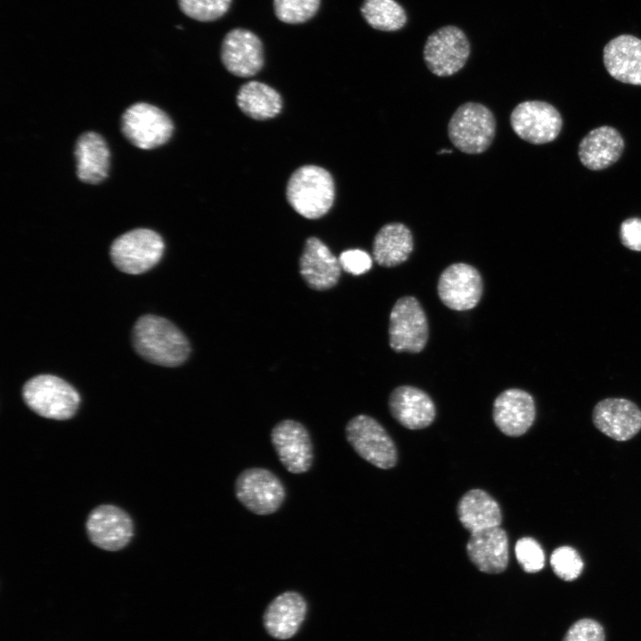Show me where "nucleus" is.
I'll return each instance as SVG.
<instances>
[{"label":"nucleus","instance_id":"nucleus-27","mask_svg":"<svg viewBox=\"0 0 641 641\" xmlns=\"http://www.w3.org/2000/svg\"><path fill=\"white\" fill-rule=\"evenodd\" d=\"M236 101L244 114L256 120L276 117L283 104L280 94L275 89L258 81L243 84L238 91Z\"/></svg>","mask_w":641,"mask_h":641},{"label":"nucleus","instance_id":"nucleus-5","mask_svg":"<svg viewBox=\"0 0 641 641\" xmlns=\"http://www.w3.org/2000/svg\"><path fill=\"white\" fill-rule=\"evenodd\" d=\"M164 240L156 231L139 228L118 237L110 247L113 264L128 274H141L154 267L161 259Z\"/></svg>","mask_w":641,"mask_h":641},{"label":"nucleus","instance_id":"nucleus-11","mask_svg":"<svg viewBox=\"0 0 641 641\" xmlns=\"http://www.w3.org/2000/svg\"><path fill=\"white\" fill-rule=\"evenodd\" d=\"M510 125L522 140L532 144H544L557 137L563 120L559 111L548 102L526 101L512 110Z\"/></svg>","mask_w":641,"mask_h":641},{"label":"nucleus","instance_id":"nucleus-8","mask_svg":"<svg viewBox=\"0 0 641 641\" xmlns=\"http://www.w3.org/2000/svg\"><path fill=\"white\" fill-rule=\"evenodd\" d=\"M237 499L250 512L258 515H271L283 504L286 490L280 479L263 467L243 470L235 481Z\"/></svg>","mask_w":641,"mask_h":641},{"label":"nucleus","instance_id":"nucleus-6","mask_svg":"<svg viewBox=\"0 0 641 641\" xmlns=\"http://www.w3.org/2000/svg\"><path fill=\"white\" fill-rule=\"evenodd\" d=\"M345 437L354 451L371 465L389 469L397 463L395 443L375 418L368 415H357L345 426Z\"/></svg>","mask_w":641,"mask_h":641},{"label":"nucleus","instance_id":"nucleus-15","mask_svg":"<svg viewBox=\"0 0 641 641\" xmlns=\"http://www.w3.org/2000/svg\"><path fill=\"white\" fill-rule=\"evenodd\" d=\"M594 426L604 434L616 441H628L641 429V410L625 398H606L593 410Z\"/></svg>","mask_w":641,"mask_h":641},{"label":"nucleus","instance_id":"nucleus-25","mask_svg":"<svg viewBox=\"0 0 641 641\" xmlns=\"http://www.w3.org/2000/svg\"><path fill=\"white\" fill-rule=\"evenodd\" d=\"M457 515L463 527L470 533L502 523L499 503L488 492L480 489L467 491L458 500Z\"/></svg>","mask_w":641,"mask_h":641},{"label":"nucleus","instance_id":"nucleus-4","mask_svg":"<svg viewBox=\"0 0 641 641\" xmlns=\"http://www.w3.org/2000/svg\"><path fill=\"white\" fill-rule=\"evenodd\" d=\"M496 134V118L479 102L461 104L448 123V136L459 151L481 154L491 145Z\"/></svg>","mask_w":641,"mask_h":641},{"label":"nucleus","instance_id":"nucleus-33","mask_svg":"<svg viewBox=\"0 0 641 641\" xmlns=\"http://www.w3.org/2000/svg\"><path fill=\"white\" fill-rule=\"evenodd\" d=\"M563 641H604V631L596 621L580 619L569 628Z\"/></svg>","mask_w":641,"mask_h":641},{"label":"nucleus","instance_id":"nucleus-23","mask_svg":"<svg viewBox=\"0 0 641 641\" xmlns=\"http://www.w3.org/2000/svg\"><path fill=\"white\" fill-rule=\"evenodd\" d=\"M624 150V141L613 127L604 126L591 130L579 144V158L584 166L602 170L614 164Z\"/></svg>","mask_w":641,"mask_h":641},{"label":"nucleus","instance_id":"nucleus-26","mask_svg":"<svg viewBox=\"0 0 641 641\" xmlns=\"http://www.w3.org/2000/svg\"><path fill=\"white\" fill-rule=\"evenodd\" d=\"M413 247L410 230L402 223H389L383 225L375 235L373 258L383 267H394L408 260Z\"/></svg>","mask_w":641,"mask_h":641},{"label":"nucleus","instance_id":"nucleus-3","mask_svg":"<svg viewBox=\"0 0 641 641\" xmlns=\"http://www.w3.org/2000/svg\"><path fill=\"white\" fill-rule=\"evenodd\" d=\"M22 396L35 413L55 420L71 418L80 403L79 394L70 384L49 374L28 380L23 385Z\"/></svg>","mask_w":641,"mask_h":641},{"label":"nucleus","instance_id":"nucleus-12","mask_svg":"<svg viewBox=\"0 0 641 641\" xmlns=\"http://www.w3.org/2000/svg\"><path fill=\"white\" fill-rule=\"evenodd\" d=\"M483 284L480 272L465 263L449 265L441 273L437 293L442 303L454 311L475 307L483 295Z\"/></svg>","mask_w":641,"mask_h":641},{"label":"nucleus","instance_id":"nucleus-21","mask_svg":"<svg viewBox=\"0 0 641 641\" xmlns=\"http://www.w3.org/2000/svg\"><path fill=\"white\" fill-rule=\"evenodd\" d=\"M604 63L616 80L641 85V40L631 35H621L604 48Z\"/></svg>","mask_w":641,"mask_h":641},{"label":"nucleus","instance_id":"nucleus-19","mask_svg":"<svg viewBox=\"0 0 641 641\" xmlns=\"http://www.w3.org/2000/svg\"><path fill=\"white\" fill-rule=\"evenodd\" d=\"M388 405L393 418L410 430L427 427L435 418L433 400L426 392L415 386L401 385L394 389Z\"/></svg>","mask_w":641,"mask_h":641},{"label":"nucleus","instance_id":"nucleus-10","mask_svg":"<svg viewBox=\"0 0 641 641\" xmlns=\"http://www.w3.org/2000/svg\"><path fill=\"white\" fill-rule=\"evenodd\" d=\"M121 127L127 140L142 150L163 145L174 131L171 118L158 107L145 102L135 103L124 112Z\"/></svg>","mask_w":641,"mask_h":641},{"label":"nucleus","instance_id":"nucleus-36","mask_svg":"<svg viewBox=\"0 0 641 641\" xmlns=\"http://www.w3.org/2000/svg\"><path fill=\"white\" fill-rule=\"evenodd\" d=\"M451 152H452V150L450 149H442L441 150L438 151L439 154L451 153Z\"/></svg>","mask_w":641,"mask_h":641},{"label":"nucleus","instance_id":"nucleus-35","mask_svg":"<svg viewBox=\"0 0 641 641\" xmlns=\"http://www.w3.org/2000/svg\"><path fill=\"white\" fill-rule=\"evenodd\" d=\"M620 239L629 249L641 251V218L624 220L620 228Z\"/></svg>","mask_w":641,"mask_h":641},{"label":"nucleus","instance_id":"nucleus-2","mask_svg":"<svg viewBox=\"0 0 641 641\" xmlns=\"http://www.w3.org/2000/svg\"><path fill=\"white\" fill-rule=\"evenodd\" d=\"M286 197L296 213L308 219H318L326 215L334 203L333 177L318 166H300L288 181Z\"/></svg>","mask_w":641,"mask_h":641},{"label":"nucleus","instance_id":"nucleus-31","mask_svg":"<svg viewBox=\"0 0 641 641\" xmlns=\"http://www.w3.org/2000/svg\"><path fill=\"white\" fill-rule=\"evenodd\" d=\"M231 2V0H178L181 11L199 21L219 19L228 11Z\"/></svg>","mask_w":641,"mask_h":641},{"label":"nucleus","instance_id":"nucleus-16","mask_svg":"<svg viewBox=\"0 0 641 641\" xmlns=\"http://www.w3.org/2000/svg\"><path fill=\"white\" fill-rule=\"evenodd\" d=\"M221 60L231 74L240 77H253L264 65L262 43L253 32L234 28L223 40Z\"/></svg>","mask_w":641,"mask_h":641},{"label":"nucleus","instance_id":"nucleus-32","mask_svg":"<svg viewBox=\"0 0 641 641\" xmlns=\"http://www.w3.org/2000/svg\"><path fill=\"white\" fill-rule=\"evenodd\" d=\"M515 557L522 568L529 573L540 571L545 564V555L539 542L531 537H523L515 546Z\"/></svg>","mask_w":641,"mask_h":641},{"label":"nucleus","instance_id":"nucleus-14","mask_svg":"<svg viewBox=\"0 0 641 641\" xmlns=\"http://www.w3.org/2000/svg\"><path fill=\"white\" fill-rule=\"evenodd\" d=\"M86 532L91 542L107 551L124 548L134 535L131 517L113 505H101L88 515Z\"/></svg>","mask_w":641,"mask_h":641},{"label":"nucleus","instance_id":"nucleus-17","mask_svg":"<svg viewBox=\"0 0 641 641\" xmlns=\"http://www.w3.org/2000/svg\"><path fill=\"white\" fill-rule=\"evenodd\" d=\"M536 416L532 396L519 388L499 394L493 402L492 418L496 426L506 435L518 437L532 426Z\"/></svg>","mask_w":641,"mask_h":641},{"label":"nucleus","instance_id":"nucleus-18","mask_svg":"<svg viewBox=\"0 0 641 641\" xmlns=\"http://www.w3.org/2000/svg\"><path fill=\"white\" fill-rule=\"evenodd\" d=\"M467 553L475 567L485 573L504 572L508 564V538L500 526L490 527L470 533Z\"/></svg>","mask_w":641,"mask_h":641},{"label":"nucleus","instance_id":"nucleus-7","mask_svg":"<svg viewBox=\"0 0 641 641\" xmlns=\"http://www.w3.org/2000/svg\"><path fill=\"white\" fill-rule=\"evenodd\" d=\"M389 345L396 353H420L428 340V322L421 304L413 296L399 298L389 318Z\"/></svg>","mask_w":641,"mask_h":641},{"label":"nucleus","instance_id":"nucleus-20","mask_svg":"<svg viewBox=\"0 0 641 641\" xmlns=\"http://www.w3.org/2000/svg\"><path fill=\"white\" fill-rule=\"evenodd\" d=\"M299 266L301 276L315 290H327L334 287L342 269L338 258L316 237L306 239Z\"/></svg>","mask_w":641,"mask_h":641},{"label":"nucleus","instance_id":"nucleus-13","mask_svg":"<svg viewBox=\"0 0 641 641\" xmlns=\"http://www.w3.org/2000/svg\"><path fill=\"white\" fill-rule=\"evenodd\" d=\"M271 441L280 461L289 473L304 474L311 468L313 450L304 425L293 419L282 420L272 428Z\"/></svg>","mask_w":641,"mask_h":641},{"label":"nucleus","instance_id":"nucleus-28","mask_svg":"<svg viewBox=\"0 0 641 641\" xmlns=\"http://www.w3.org/2000/svg\"><path fill=\"white\" fill-rule=\"evenodd\" d=\"M361 12L369 25L381 31H397L407 23L404 8L395 0H364Z\"/></svg>","mask_w":641,"mask_h":641},{"label":"nucleus","instance_id":"nucleus-1","mask_svg":"<svg viewBox=\"0 0 641 641\" xmlns=\"http://www.w3.org/2000/svg\"><path fill=\"white\" fill-rule=\"evenodd\" d=\"M132 341L141 357L164 367L183 364L191 353L184 334L168 320L153 314H146L137 320Z\"/></svg>","mask_w":641,"mask_h":641},{"label":"nucleus","instance_id":"nucleus-34","mask_svg":"<svg viewBox=\"0 0 641 641\" xmlns=\"http://www.w3.org/2000/svg\"><path fill=\"white\" fill-rule=\"evenodd\" d=\"M341 268L353 275H361L372 267L371 256L361 249H348L338 257Z\"/></svg>","mask_w":641,"mask_h":641},{"label":"nucleus","instance_id":"nucleus-29","mask_svg":"<svg viewBox=\"0 0 641 641\" xmlns=\"http://www.w3.org/2000/svg\"><path fill=\"white\" fill-rule=\"evenodd\" d=\"M320 0H273L277 18L288 24L303 23L317 12Z\"/></svg>","mask_w":641,"mask_h":641},{"label":"nucleus","instance_id":"nucleus-22","mask_svg":"<svg viewBox=\"0 0 641 641\" xmlns=\"http://www.w3.org/2000/svg\"><path fill=\"white\" fill-rule=\"evenodd\" d=\"M306 614L304 598L297 592L278 596L267 607L264 624L266 631L278 639H288L299 629Z\"/></svg>","mask_w":641,"mask_h":641},{"label":"nucleus","instance_id":"nucleus-30","mask_svg":"<svg viewBox=\"0 0 641 641\" xmlns=\"http://www.w3.org/2000/svg\"><path fill=\"white\" fill-rule=\"evenodd\" d=\"M550 565L556 575L565 581L574 580L583 570L580 554L569 546L559 547L552 552Z\"/></svg>","mask_w":641,"mask_h":641},{"label":"nucleus","instance_id":"nucleus-9","mask_svg":"<svg viewBox=\"0 0 641 641\" xmlns=\"http://www.w3.org/2000/svg\"><path fill=\"white\" fill-rule=\"evenodd\" d=\"M470 43L464 31L453 25L442 27L426 39L423 59L427 69L441 77L458 72L470 55Z\"/></svg>","mask_w":641,"mask_h":641},{"label":"nucleus","instance_id":"nucleus-24","mask_svg":"<svg viewBox=\"0 0 641 641\" xmlns=\"http://www.w3.org/2000/svg\"><path fill=\"white\" fill-rule=\"evenodd\" d=\"M77 174L84 183H98L109 172L110 153L105 140L94 132L80 135L75 147Z\"/></svg>","mask_w":641,"mask_h":641}]
</instances>
